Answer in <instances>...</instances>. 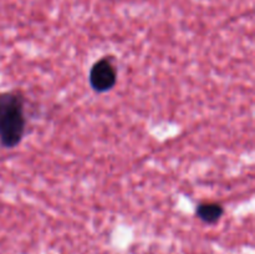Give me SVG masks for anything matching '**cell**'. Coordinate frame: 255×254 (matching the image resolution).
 <instances>
[{"mask_svg": "<svg viewBox=\"0 0 255 254\" xmlns=\"http://www.w3.org/2000/svg\"><path fill=\"white\" fill-rule=\"evenodd\" d=\"M26 131L25 99L15 91L0 92V146L14 148Z\"/></svg>", "mask_w": 255, "mask_h": 254, "instance_id": "cell-1", "label": "cell"}, {"mask_svg": "<svg viewBox=\"0 0 255 254\" xmlns=\"http://www.w3.org/2000/svg\"><path fill=\"white\" fill-rule=\"evenodd\" d=\"M90 86L99 94L110 91L117 82V69L107 57L97 60L91 66L89 74Z\"/></svg>", "mask_w": 255, "mask_h": 254, "instance_id": "cell-2", "label": "cell"}, {"mask_svg": "<svg viewBox=\"0 0 255 254\" xmlns=\"http://www.w3.org/2000/svg\"><path fill=\"white\" fill-rule=\"evenodd\" d=\"M196 214L202 222L207 224H214L223 217L224 208L219 203L214 202H204L197 206Z\"/></svg>", "mask_w": 255, "mask_h": 254, "instance_id": "cell-3", "label": "cell"}]
</instances>
